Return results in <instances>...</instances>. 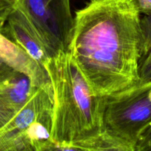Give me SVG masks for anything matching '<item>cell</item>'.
<instances>
[{"label": "cell", "instance_id": "7a4b0ae2", "mask_svg": "<svg viewBox=\"0 0 151 151\" xmlns=\"http://www.w3.org/2000/svg\"><path fill=\"white\" fill-rule=\"evenodd\" d=\"M44 67L52 88L53 142L68 144L103 131L106 97L93 92L68 52L50 58Z\"/></svg>", "mask_w": 151, "mask_h": 151}, {"label": "cell", "instance_id": "ba28073f", "mask_svg": "<svg viewBox=\"0 0 151 151\" xmlns=\"http://www.w3.org/2000/svg\"><path fill=\"white\" fill-rule=\"evenodd\" d=\"M35 88L28 75L13 70L0 81V103L17 112L29 100Z\"/></svg>", "mask_w": 151, "mask_h": 151}, {"label": "cell", "instance_id": "30bf717a", "mask_svg": "<svg viewBox=\"0 0 151 151\" xmlns=\"http://www.w3.org/2000/svg\"><path fill=\"white\" fill-rule=\"evenodd\" d=\"M142 47L139 62V83L151 82V13L141 19Z\"/></svg>", "mask_w": 151, "mask_h": 151}, {"label": "cell", "instance_id": "8992f818", "mask_svg": "<svg viewBox=\"0 0 151 151\" xmlns=\"http://www.w3.org/2000/svg\"><path fill=\"white\" fill-rule=\"evenodd\" d=\"M1 32L20 46L33 60L44 66L50 52L24 13L14 7Z\"/></svg>", "mask_w": 151, "mask_h": 151}, {"label": "cell", "instance_id": "277c9868", "mask_svg": "<svg viewBox=\"0 0 151 151\" xmlns=\"http://www.w3.org/2000/svg\"><path fill=\"white\" fill-rule=\"evenodd\" d=\"M151 125V82L137 83L106 97L104 128L136 144Z\"/></svg>", "mask_w": 151, "mask_h": 151}, {"label": "cell", "instance_id": "6da1fadb", "mask_svg": "<svg viewBox=\"0 0 151 151\" xmlns=\"http://www.w3.org/2000/svg\"><path fill=\"white\" fill-rule=\"evenodd\" d=\"M141 14L134 0H91L75 12L67 52L96 95L139 81Z\"/></svg>", "mask_w": 151, "mask_h": 151}, {"label": "cell", "instance_id": "52a82bcc", "mask_svg": "<svg viewBox=\"0 0 151 151\" xmlns=\"http://www.w3.org/2000/svg\"><path fill=\"white\" fill-rule=\"evenodd\" d=\"M0 63L28 75L34 86H52L49 75L44 66L33 60L20 46L1 31Z\"/></svg>", "mask_w": 151, "mask_h": 151}, {"label": "cell", "instance_id": "7c38bea8", "mask_svg": "<svg viewBox=\"0 0 151 151\" xmlns=\"http://www.w3.org/2000/svg\"><path fill=\"white\" fill-rule=\"evenodd\" d=\"M135 151H151V125L139 137L136 144Z\"/></svg>", "mask_w": 151, "mask_h": 151}, {"label": "cell", "instance_id": "5bb4252c", "mask_svg": "<svg viewBox=\"0 0 151 151\" xmlns=\"http://www.w3.org/2000/svg\"><path fill=\"white\" fill-rule=\"evenodd\" d=\"M140 13L142 14L151 13V0H134Z\"/></svg>", "mask_w": 151, "mask_h": 151}, {"label": "cell", "instance_id": "9c48e42d", "mask_svg": "<svg viewBox=\"0 0 151 151\" xmlns=\"http://www.w3.org/2000/svg\"><path fill=\"white\" fill-rule=\"evenodd\" d=\"M51 150L135 151V146L104 129L101 132L68 144L54 143Z\"/></svg>", "mask_w": 151, "mask_h": 151}, {"label": "cell", "instance_id": "9a60e30c", "mask_svg": "<svg viewBox=\"0 0 151 151\" xmlns=\"http://www.w3.org/2000/svg\"><path fill=\"white\" fill-rule=\"evenodd\" d=\"M12 70H13V69L6 66L5 64L0 63V81H1V80L5 78L7 76H8V75H10Z\"/></svg>", "mask_w": 151, "mask_h": 151}, {"label": "cell", "instance_id": "3957f363", "mask_svg": "<svg viewBox=\"0 0 151 151\" xmlns=\"http://www.w3.org/2000/svg\"><path fill=\"white\" fill-rule=\"evenodd\" d=\"M52 88L35 87L0 131V151H43L52 142Z\"/></svg>", "mask_w": 151, "mask_h": 151}, {"label": "cell", "instance_id": "8fae6325", "mask_svg": "<svg viewBox=\"0 0 151 151\" xmlns=\"http://www.w3.org/2000/svg\"><path fill=\"white\" fill-rule=\"evenodd\" d=\"M16 0H0V31L5 25L9 16L14 9Z\"/></svg>", "mask_w": 151, "mask_h": 151}, {"label": "cell", "instance_id": "4fadbf2b", "mask_svg": "<svg viewBox=\"0 0 151 151\" xmlns=\"http://www.w3.org/2000/svg\"><path fill=\"white\" fill-rule=\"evenodd\" d=\"M16 112L7 109V107L0 103V131L13 118Z\"/></svg>", "mask_w": 151, "mask_h": 151}, {"label": "cell", "instance_id": "5b68a950", "mask_svg": "<svg viewBox=\"0 0 151 151\" xmlns=\"http://www.w3.org/2000/svg\"><path fill=\"white\" fill-rule=\"evenodd\" d=\"M14 7L29 19L51 57L68 51L74 25L70 0H16Z\"/></svg>", "mask_w": 151, "mask_h": 151}]
</instances>
